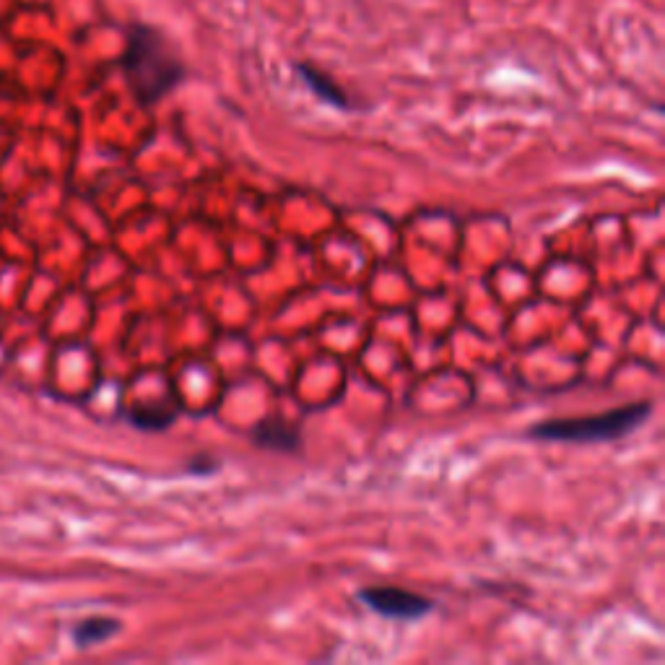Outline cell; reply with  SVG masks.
<instances>
[{"label": "cell", "instance_id": "6", "mask_svg": "<svg viewBox=\"0 0 665 665\" xmlns=\"http://www.w3.org/2000/svg\"><path fill=\"white\" fill-rule=\"evenodd\" d=\"M120 627L123 624L117 622V618L91 616V618H84V622L74 629V640L78 648H91V644L107 642L110 637H115L117 631H120Z\"/></svg>", "mask_w": 665, "mask_h": 665}, {"label": "cell", "instance_id": "3", "mask_svg": "<svg viewBox=\"0 0 665 665\" xmlns=\"http://www.w3.org/2000/svg\"><path fill=\"white\" fill-rule=\"evenodd\" d=\"M359 601L372 609L374 614L387 618H400V622H413L432 614L434 603L430 598L406 588H365L359 590Z\"/></svg>", "mask_w": 665, "mask_h": 665}, {"label": "cell", "instance_id": "7", "mask_svg": "<svg viewBox=\"0 0 665 665\" xmlns=\"http://www.w3.org/2000/svg\"><path fill=\"white\" fill-rule=\"evenodd\" d=\"M175 421V411L169 406H138L130 411V424L143 432H162Z\"/></svg>", "mask_w": 665, "mask_h": 665}, {"label": "cell", "instance_id": "5", "mask_svg": "<svg viewBox=\"0 0 665 665\" xmlns=\"http://www.w3.org/2000/svg\"><path fill=\"white\" fill-rule=\"evenodd\" d=\"M294 71L296 76L302 78V84L312 91L315 97L320 99V102L331 104V107L335 110H351V99H348V94L344 89H341V84L335 81L333 76H328L325 71H320L318 65L312 63H294Z\"/></svg>", "mask_w": 665, "mask_h": 665}, {"label": "cell", "instance_id": "1", "mask_svg": "<svg viewBox=\"0 0 665 665\" xmlns=\"http://www.w3.org/2000/svg\"><path fill=\"white\" fill-rule=\"evenodd\" d=\"M120 68L141 107H154L186 81L188 68L175 44L151 24H130L125 31Z\"/></svg>", "mask_w": 665, "mask_h": 665}, {"label": "cell", "instance_id": "8", "mask_svg": "<svg viewBox=\"0 0 665 665\" xmlns=\"http://www.w3.org/2000/svg\"><path fill=\"white\" fill-rule=\"evenodd\" d=\"M216 463H210V460H203V463H190L188 473H214Z\"/></svg>", "mask_w": 665, "mask_h": 665}, {"label": "cell", "instance_id": "2", "mask_svg": "<svg viewBox=\"0 0 665 665\" xmlns=\"http://www.w3.org/2000/svg\"><path fill=\"white\" fill-rule=\"evenodd\" d=\"M650 411H653V404L640 400V404L611 408V411L596 413V417L541 421V424H533L528 434L533 439H543V443H614V439L627 437L629 432L644 424Z\"/></svg>", "mask_w": 665, "mask_h": 665}, {"label": "cell", "instance_id": "4", "mask_svg": "<svg viewBox=\"0 0 665 665\" xmlns=\"http://www.w3.org/2000/svg\"><path fill=\"white\" fill-rule=\"evenodd\" d=\"M250 439L263 450L271 452H286V456H296L302 450V434L294 424L284 419H263L253 426Z\"/></svg>", "mask_w": 665, "mask_h": 665}]
</instances>
